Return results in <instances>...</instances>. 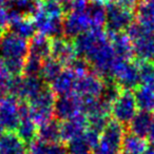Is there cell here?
<instances>
[{
    "label": "cell",
    "instance_id": "31",
    "mask_svg": "<svg viewBox=\"0 0 154 154\" xmlns=\"http://www.w3.org/2000/svg\"><path fill=\"white\" fill-rule=\"evenodd\" d=\"M87 120H88L89 129H92V130L96 131V132L101 133L109 124L110 115H101V114L90 115L87 116Z\"/></svg>",
    "mask_w": 154,
    "mask_h": 154
},
{
    "label": "cell",
    "instance_id": "5",
    "mask_svg": "<svg viewBox=\"0 0 154 154\" xmlns=\"http://www.w3.org/2000/svg\"><path fill=\"white\" fill-rule=\"evenodd\" d=\"M82 113V98L75 93L59 96L54 105V116L59 122H64Z\"/></svg>",
    "mask_w": 154,
    "mask_h": 154
},
{
    "label": "cell",
    "instance_id": "28",
    "mask_svg": "<svg viewBox=\"0 0 154 154\" xmlns=\"http://www.w3.org/2000/svg\"><path fill=\"white\" fill-rule=\"evenodd\" d=\"M43 60L39 59L34 56L28 55L24 59L22 76L24 77H39L40 76L41 69H42Z\"/></svg>",
    "mask_w": 154,
    "mask_h": 154
},
{
    "label": "cell",
    "instance_id": "12",
    "mask_svg": "<svg viewBox=\"0 0 154 154\" xmlns=\"http://www.w3.org/2000/svg\"><path fill=\"white\" fill-rule=\"evenodd\" d=\"M77 75L71 69H63L59 76L50 85V88L57 97L74 93Z\"/></svg>",
    "mask_w": 154,
    "mask_h": 154
},
{
    "label": "cell",
    "instance_id": "35",
    "mask_svg": "<svg viewBox=\"0 0 154 154\" xmlns=\"http://www.w3.org/2000/svg\"><path fill=\"white\" fill-rule=\"evenodd\" d=\"M118 153L119 152L115 151V150L111 149V148L107 147V146L103 145L100 143L93 149V154H118Z\"/></svg>",
    "mask_w": 154,
    "mask_h": 154
},
{
    "label": "cell",
    "instance_id": "10",
    "mask_svg": "<svg viewBox=\"0 0 154 154\" xmlns=\"http://www.w3.org/2000/svg\"><path fill=\"white\" fill-rule=\"evenodd\" d=\"M126 134L125 126L116 120H110L105 130L101 132L99 143L117 152L122 151V139Z\"/></svg>",
    "mask_w": 154,
    "mask_h": 154
},
{
    "label": "cell",
    "instance_id": "38",
    "mask_svg": "<svg viewBox=\"0 0 154 154\" xmlns=\"http://www.w3.org/2000/svg\"><path fill=\"white\" fill-rule=\"evenodd\" d=\"M141 154H154V147L147 148V149H146Z\"/></svg>",
    "mask_w": 154,
    "mask_h": 154
},
{
    "label": "cell",
    "instance_id": "41",
    "mask_svg": "<svg viewBox=\"0 0 154 154\" xmlns=\"http://www.w3.org/2000/svg\"><path fill=\"white\" fill-rule=\"evenodd\" d=\"M118 154H131V153H129V152H127V151H124V150H122V151H120Z\"/></svg>",
    "mask_w": 154,
    "mask_h": 154
},
{
    "label": "cell",
    "instance_id": "11",
    "mask_svg": "<svg viewBox=\"0 0 154 154\" xmlns=\"http://www.w3.org/2000/svg\"><path fill=\"white\" fill-rule=\"evenodd\" d=\"M51 57L59 61L63 66H68L77 57L73 41L64 37L51 39Z\"/></svg>",
    "mask_w": 154,
    "mask_h": 154
},
{
    "label": "cell",
    "instance_id": "36",
    "mask_svg": "<svg viewBox=\"0 0 154 154\" xmlns=\"http://www.w3.org/2000/svg\"><path fill=\"white\" fill-rule=\"evenodd\" d=\"M147 137L150 143H151L152 145H154V119L151 124V127H150V130H149V132H148Z\"/></svg>",
    "mask_w": 154,
    "mask_h": 154
},
{
    "label": "cell",
    "instance_id": "33",
    "mask_svg": "<svg viewBox=\"0 0 154 154\" xmlns=\"http://www.w3.org/2000/svg\"><path fill=\"white\" fill-rule=\"evenodd\" d=\"M3 66H5L7 71L10 73L11 76H18L22 75L23 70L24 59H15V58H9V59H1Z\"/></svg>",
    "mask_w": 154,
    "mask_h": 154
},
{
    "label": "cell",
    "instance_id": "34",
    "mask_svg": "<svg viewBox=\"0 0 154 154\" xmlns=\"http://www.w3.org/2000/svg\"><path fill=\"white\" fill-rule=\"evenodd\" d=\"M84 137L91 147V149H94L100 141V133L92 130V129H87L86 132L84 133Z\"/></svg>",
    "mask_w": 154,
    "mask_h": 154
},
{
    "label": "cell",
    "instance_id": "7",
    "mask_svg": "<svg viewBox=\"0 0 154 154\" xmlns=\"http://www.w3.org/2000/svg\"><path fill=\"white\" fill-rule=\"evenodd\" d=\"M103 89V79L94 72L77 77L74 93L80 97H100Z\"/></svg>",
    "mask_w": 154,
    "mask_h": 154
},
{
    "label": "cell",
    "instance_id": "15",
    "mask_svg": "<svg viewBox=\"0 0 154 154\" xmlns=\"http://www.w3.org/2000/svg\"><path fill=\"white\" fill-rule=\"evenodd\" d=\"M29 55L41 60L51 57V39L42 34H36L29 40Z\"/></svg>",
    "mask_w": 154,
    "mask_h": 154
},
{
    "label": "cell",
    "instance_id": "13",
    "mask_svg": "<svg viewBox=\"0 0 154 154\" xmlns=\"http://www.w3.org/2000/svg\"><path fill=\"white\" fill-rule=\"evenodd\" d=\"M108 39L115 53L116 57L125 60H131L134 56L133 53L132 42L127 36V34L122 33H107Z\"/></svg>",
    "mask_w": 154,
    "mask_h": 154
},
{
    "label": "cell",
    "instance_id": "24",
    "mask_svg": "<svg viewBox=\"0 0 154 154\" xmlns=\"http://www.w3.org/2000/svg\"><path fill=\"white\" fill-rule=\"evenodd\" d=\"M31 154H69L66 147L61 143H47L36 140L30 145Z\"/></svg>",
    "mask_w": 154,
    "mask_h": 154
},
{
    "label": "cell",
    "instance_id": "21",
    "mask_svg": "<svg viewBox=\"0 0 154 154\" xmlns=\"http://www.w3.org/2000/svg\"><path fill=\"white\" fill-rule=\"evenodd\" d=\"M15 132L7 131L0 138V150L3 154H21L26 151V147Z\"/></svg>",
    "mask_w": 154,
    "mask_h": 154
},
{
    "label": "cell",
    "instance_id": "9",
    "mask_svg": "<svg viewBox=\"0 0 154 154\" xmlns=\"http://www.w3.org/2000/svg\"><path fill=\"white\" fill-rule=\"evenodd\" d=\"M88 129V120L84 113L74 116L73 118L61 122L60 124V140L68 143L75 137L82 135Z\"/></svg>",
    "mask_w": 154,
    "mask_h": 154
},
{
    "label": "cell",
    "instance_id": "2",
    "mask_svg": "<svg viewBox=\"0 0 154 154\" xmlns=\"http://www.w3.org/2000/svg\"><path fill=\"white\" fill-rule=\"evenodd\" d=\"M107 19H106V32L122 33L133 23L134 14L130 10L119 7L117 3L112 2L106 5Z\"/></svg>",
    "mask_w": 154,
    "mask_h": 154
},
{
    "label": "cell",
    "instance_id": "22",
    "mask_svg": "<svg viewBox=\"0 0 154 154\" xmlns=\"http://www.w3.org/2000/svg\"><path fill=\"white\" fill-rule=\"evenodd\" d=\"M37 131H38L37 125L31 118H26V119H20V122L17 129L15 130V133L23 141L24 145L30 146L31 143L36 140Z\"/></svg>",
    "mask_w": 154,
    "mask_h": 154
},
{
    "label": "cell",
    "instance_id": "27",
    "mask_svg": "<svg viewBox=\"0 0 154 154\" xmlns=\"http://www.w3.org/2000/svg\"><path fill=\"white\" fill-rule=\"evenodd\" d=\"M56 96L50 87H45L36 97L28 101L32 108H45V109H54L56 101Z\"/></svg>",
    "mask_w": 154,
    "mask_h": 154
},
{
    "label": "cell",
    "instance_id": "18",
    "mask_svg": "<svg viewBox=\"0 0 154 154\" xmlns=\"http://www.w3.org/2000/svg\"><path fill=\"white\" fill-rule=\"evenodd\" d=\"M87 18L92 28H103L107 19V9L100 0L89 2L85 10Z\"/></svg>",
    "mask_w": 154,
    "mask_h": 154
},
{
    "label": "cell",
    "instance_id": "29",
    "mask_svg": "<svg viewBox=\"0 0 154 154\" xmlns=\"http://www.w3.org/2000/svg\"><path fill=\"white\" fill-rule=\"evenodd\" d=\"M66 147L69 154H90L92 150L85 139L84 134L68 141Z\"/></svg>",
    "mask_w": 154,
    "mask_h": 154
},
{
    "label": "cell",
    "instance_id": "30",
    "mask_svg": "<svg viewBox=\"0 0 154 154\" xmlns=\"http://www.w3.org/2000/svg\"><path fill=\"white\" fill-rule=\"evenodd\" d=\"M40 11L49 17H63L64 11L62 5L57 0H41Z\"/></svg>",
    "mask_w": 154,
    "mask_h": 154
},
{
    "label": "cell",
    "instance_id": "3",
    "mask_svg": "<svg viewBox=\"0 0 154 154\" xmlns=\"http://www.w3.org/2000/svg\"><path fill=\"white\" fill-rule=\"evenodd\" d=\"M29 55V41L17 35L5 31L0 40L1 59H26Z\"/></svg>",
    "mask_w": 154,
    "mask_h": 154
},
{
    "label": "cell",
    "instance_id": "8",
    "mask_svg": "<svg viewBox=\"0 0 154 154\" xmlns=\"http://www.w3.org/2000/svg\"><path fill=\"white\" fill-rule=\"evenodd\" d=\"M92 28L86 14L78 12H71L63 18L64 38L73 41L78 35Z\"/></svg>",
    "mask_w": 154,
    "mask_h": 154
},
{
    "label": "cell",
    "instance_id": "6",
    "mask_svg": "<svg viewBox=\"0 0 154 154\" xmlns=\"http://www.w3.org/2000/svg\"><path fill=\"white\" fill-rule=\"evenodd\" d=\"M18 105L19 99L11 95L0 98V120L7 131L15 132L19 125L20 117L18 113Z\"/></svg>",
    "mask_w": 154,
    "mask_h": 154
},
{
    "label": "cell",
    "instance_id": "25",
    "mask_svg": "<svg viewBox=\"0 0 154 154\" xmlns=\"http://www.w3.org/2000/svg\"><path fill=\"white\" fill-rule=\"evenodd\" d=\"M137 108L143 111H149L154 108V92L146 86H139L134 93Z\"/></svg>",
    "mask_w": 154,
    "mask_h": 154
},
{
    "label": "cell",
    "instance_id": "42",
    "mask_svg": "<svg viewBox=\"0 0 154 154\" xmlns=\"http://www.w3.org/2000/svg\"><path fill=\"white\" fill-rule=\"evenodd\" d=\"M5 31H2V30H0V40H1V37H2V34L5 33Z\"/></svg>",
    "mask_w": 154,
    "mask_h": 154
},
{
    "label": "cell",
    "instance_id": "4",
    "mask_svg": "<svg viewBox=\"0 0 154 154\" xmlns=\"http://www.w3.org/2000/svg\"><path fill=\"white\" fill-rule=\"evenodd\" d=\"M137 105L131 91H122L111 106V115L122 125H129L137 113Z\"/></svg>",
    "mask_w": 154,
    "mask_h": 154
},
{
    "label": "cell",
    "instance_id": "14",
    "mask_svg": "<svg viewBox=\"0 0 154 154\" xmlns=\"http://www.w3.org/2000/svg\"><path fill=\"white\" fill-rule=\"evenodd\" d=\"M134 56L140 61H150L154 58V31L148 30L147 33L132 42Z\"/></svg>",
    "mask_w": 154,
    "mask_h": 154
},
{
    "label": "cell",
    "instance_id": "20",
    "mask_svg": "<svg viewBox=\"0 0 154 154\" xmlns=\"http://www.w3.org/2000/svg\"><path fill=\"white\" fill-rule=\"evenodd\" d=\"M47 85L43 82L40 77H24L22 80L21 94L19 100L30 101L34 97H36Z\"/></svg>",
    "mask_w": 154,
    "mask_h": 154
},
{
    "label": "cell",
    "instance_id": "43",
    "mask_svg": "<svg viewBox=\"0 0 154 154\" xmlns=\"http://www.w3.org/2000/svg\"><path fill=\"white\" fill-rule=\"evenodd\" d=\"M21 154H31L30 152H26V151H24V152H22Z\"/></svg>",
    "mask_w": 154,
    "mask_h": 154
},
{
    "label": "cell",
    "instance_id": "23",
    "mask_svg": "<svg viewBox=\"0 0 154 154\" xmlns=\"http://www.w3.org/2000/svg\"><path fill=\"white\" fill-rule=\"evenodd\" d=\"M63 71V66L52 57H49L43 60L42 69L40 72V78L45 85H51L54 80L59 76L60 73Z\"/></svg>",
    "mask_w": 154,
    "mask_h": 154
},
{
    "label": "cell",
    "instance_id": "39",
    "mask_svg": "<svg viewBox=\"0 0 154 154\" xmlns=\"http://www.w3.org/2000/svg\"><path fill=\"white\" fill-rule=\"evenodd\" d=\"M148 86H149V88L151 89V90H152V91H153V92H154V78H153V79L151 80V82H149V84H148Z\"/></svg>",
    "mask_w": 154,
    "mask_h": 154
},
{
    "label": "cell",
    "instance_id": "26",
    "mask_svg": "<svg viewBox=\"0 0 154 154\" xmlns=\"http://www.w3.org/2000/svg\"><path fill=\"white\" fill-rule=\"evenodd\" d=\"M146 149H147V146H146V141L143 138L131 132L125 134V137L122 139V150L131 154H141Z\"/></svg>",
    "mask_w": 154,
    "mask_h": 154
},
{
    "label": "cell",
    "instance_id": "44",
    "mask_svg": "<svg viewBox=\"0 0 154 154\" xmlns=\"http://www.w3.org/2000/svg\"><path fill=\"white\" fill-rule=\"evenodd\" d=\"M0 154H3V153H2V151H1V150H0Z\"/></svg>",
    "mask_w": 154,
    "mask_h": 154
},
{
    "label": "cell",
    "instance_id": "32",
    "mask_svg": "<svg viewBox=\"0 0 154 154\" xmlns=\"http://www.w3.org/2000/svg\"><path fill=\"white\" fill-rule=\"evenodd\" d=\"M137 66H138L141 82L148 85L154 78V63L147 60V61H140V63L137 64Z\"/></svg>",
    "mask_w": 154,
    "mask_h": 154
},
{
    "label": "cell",
    "instance_id": "40",
    "mask_svg": "<svg viewBox=\"0 0 154 154\" xmlns=\"http://www.w3.org/2000/svg\"><path fill=\"white\" fill-rule=\"evenodd\" d=\"M5 0H0V9H5Z\"/></svg>",
    "mask_w": 154,
    "mask_h": 154
},
{
    "label": "cell",
    "instance_id": "16",
    "mask_svg": "<svg viewBox=\"0 0 154 154\" xmlns=\"http://www.w3.org/2000/svg\"><path fill=\"white\" fill-rule=\"evenodd\" d=\"M7 31L17 35L20 38L26 39V40H30L37 34L34 21L32 18L29 17L19 18V19L11 21L8 26Z\"/></svg>",
    "mask_w": 154,
    "mask_h": 154
},
{
    "label": "cell",
    "instance_id": "17",
    "mask_svg": "<svg viewBox=\"0 0 154 154\" xmlns=\"http://www.w3.org/2000/svg\"><path fill=\"white\" fill-rule=\"evenodd\" d=\"M60 124L56 118H53L50 122L38 127L37 131V139L47 143H58L60 140Z\"/></svg>",
    "mask_w": 154,
    "mask_h": 154
},
{
    "label": "cell",
    "instance_id": "37",
    "mask_svg": "<svg viewBox=\"0 0 154 154\" xmlns=\"http://www.w3.org/2000/svg\"><path fill=\"white\" fill-rule=\"evenodd\" d=\"M5 132H7V130H5V126H3V124L1 122V120H0V138L2 137V135L5 134Z\"/></svg>",
    "mask_w": 154,
    "mask_h": 154
},
{
    "label": "cell",
    "instance_id": "19",
    "mask_svg": "<svg viewBox=\"0 0 154 154\" xmlns=\"http://www.w3.org/2000/svg\"><path fill=\"white\" fill-rule=\"evenodd\" d=\"M152 122H153V117L149 111L139 110L130 122L129 128H130L131 133L143 138L148 135Z\"/></svg>",
    "mask_w": 154,
    "mask_h": 154
},
{
    "label": "cell",
    "instance_id": "1",
    "mask_svg": "<svg viewBox=\"0 0 154 154\" xmlns=\"http://www.w3.org/2000/svg\"><path fill=\"white\" fill-rule=\"evenodd\" d=\"M111 78L120 87L122 91H131L139 87L141 80L138 66L130 60L116 58L112 66Z\"/></svg>",
    "mask_w": 154,
    "mask_h": 154
}]
</instances>
